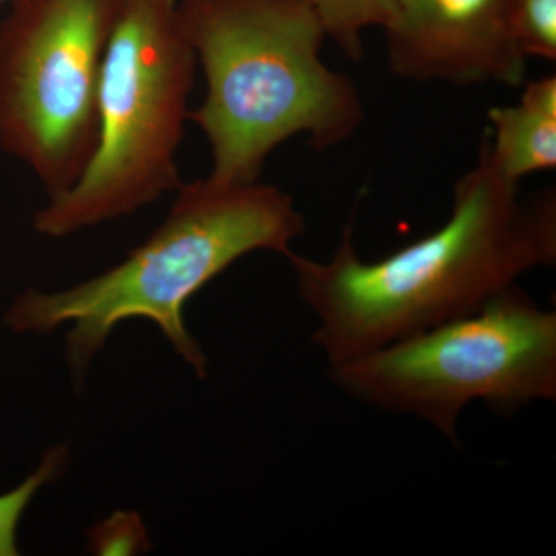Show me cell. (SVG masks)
<instances>
[{
	"instance_id": "obj_1",
	"label": "cell",
	"mask_w": 556,
	"mask_h": 556,
	"mask_svg": "<svg viewBox=\"0 0 556 556\" xmlns=\"http://www.w3.org/2000/svg\"><path fill=\"white\" fill-rule=\"evenodd\" d=\"M314 316V343L339 364L481 308L519 277L556 263L555 190L522 199L486 141L457 179L441 228L378 262H364L353 226L327 262L287 257Z\"/></svg>"
},
{
	"instance_id": "obj_2",
	"label": "cell",
	"mask_w": 556,
	"mask_h": 556,
	"mask_svg": "<svg viewBox=\"0 0 556 556\" xmlns=\"http://www.w3.org/2000/svg\"><path fill=\"white\" fill-rule=\"evenodd\" d=\"M182 36L206 76L189 113L211 148L208 178L258 181L270 153L305 134L325 150L353 137L364 101L321 60L327 38L308 0H178Z\"/></svg>"
},
{
	"instance_id": "obj_3",
	"label": "cell",
	"mask_w": 556,
	"mask_h": 556,
	"mask_svg": "<svg viewBox=\"0 0 556 556\" xmlns=\"http://www.w3.org/2000/svg\"><path fill=\"white\" fill-rule=\"evenodd\" d=\"M303 232L302 212L276 186L208 177L181 182L163 225L123 263L67 291L25 292L7 325L17 332H49L73 324L67 358L73 376L83 379L116 325L146 318L204 379L207 361L186 328V303L244 255L270 251L289 257Z\"/></svg>"
},
{
	"instance_id": "obj_4",
	"label": "cell",
	"mask_w": 556,
	"mask_h": 556,
	"mask_svg": "<svg viewBox=\"0 0 556 556\" xmlns=\"http://www.w3.org/2000/svg\"><path fill=\"white\" fill-rule=\"evenodd\" d=\"M178 0H121L102 61L98 138L86 169L35 217L43 236H70L134 214L177 190L197 58Z\"/></svg>"
},
{
	"instance_id": "obj_5",
	"label": "cell",
	"mask_w": 556,
	"mask_h": 556,
	"mask_svg": "<svg viewBox=\"0 0 556 556\" xmlns=\"http://www.w3.org/2000/svg\"><path fill=\"white\" fill-rule=\"evenodd\" d=\"M331 382L362 404L424 420L457 442L473 402L511 415L556 399V313L517 285L481 308L328 365Z\"/></svg>"
},
{
	"instance_id": "obj_6",
	"label": "cell",
	"mask_w": 556,
	"mask_h": 556,
	"mask_svg": "<svg viewBox=\"0 0 556 556\" xmlns=\"http://www.w3.org/2000/svg\"><path fill=\"white\" fill-rule=\"evenodd\" d=\"M0 21V148L49 197L86 169L102 61L121 0H11Z\"/></svg>"
},
{
	"instance_id": "obj_7",
	"label": "cell",
	"mask_w": 556,
	"mask_h": 556,
	"mask_svg": "<svg viewBox=\"0 0 556 556\" xmlns=\"http://www.w3.org/2000/svg\"><path fill=\"white\" fill-rule=\"evenodd\" d=\"M388 65L401 78L456 86L525 84L515 0H394Z\"/></svg>"
},
{
	"instance_id": "obj_8",
	"label": "cell",
	"mask_w": 556,
	"mask_h": 556,
	"mask_svg": "<svg viewBox=\"0 0 556 556\" xmlns=\"http://www.w3.org/2000/svg\"><path fill=\"white\" fill-rule=\"evenodd\" d=\"M489 121L486 148L504 177L519 182L536 172L555 169V75L527 83L518 104L490 110Z\"/></svg>"
},
{
	"instance_id": "obj_9",
	"label": "cell",
	"mask_w": 556,
	"mask_h": 556,
	"mask_svg": "<svg viewBox=\"0 0 556 556\" xmlns=\"http://www.w3.org/2000/svg\"><path fill=\"white\" fill-rule=\"evenodd\" d=\"M327 38L334 40L350 60L364 56V31L383 30L394 20V0H308Z\"/></svg>"
},
{
	"instance_id": "obj_10",
	"label": "cell",
	"mask_w": 556,
	"mask_h": 556,
	"mask_svg": "<svg viewBox=\"0 0 556 556\" xmlns=\"http://www.w3.org/2000/svg\"><path fill=\"white\" fill-rule=\"evenodd\" d=\"M68 464V452L65 447L50 450L35 473L25 479L21 485L5 495H0V556L20 554L16 546L17 526L25 508L40 486L49 484L61 477Z\"/></svg>"
},
{
	"instance_id": "obj_11",
	"label": "cell",
	"mask_w": 556,
	"mask_h": 556,
	"mask_svg": "<svg viewBox=\"0 0 556 556\" xmlns=\"http://www.w3.org/2000/svg\"><path fill=\"white\" fill-rule=\"evenodd\" d=\"M515 30L527 60L555 61L556 0H515Z\"/></svg>"
},
{
	"instance_id": "obj_12",
	"label": "cell",
	"mask_w": 556,
	"mask_h": 556,
	"mask_svg": "<svg viewBox=\"0 0 556 556\" xmlns=\"http://www.w3.org/2000/svg\"><path fill=\"white\" fill-rule=\"evenodd\" d=\"M2 2H7V0H0V3H2Z\"/></svg>"
}]
</instances>
